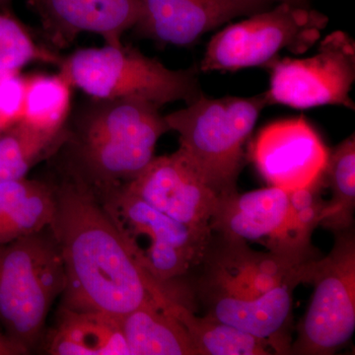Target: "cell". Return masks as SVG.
Here are the masks:
<instances>
[{"label": "cell", "mask_w": 355, "mask_h": 355, "mask_svg": "<svg viewBox=\"0 0 355 355\" xmlns=\"http://www.w3.org/2000/svg\"><path fill=\"white\" fill-rule=\"evenodd\" d=\"M310 275L294 277L265 296L236 297L214 289L198 288L205 315L251 334L266 343L275 354H291L293 292L309 284Z\"/></svg>", "instance_id": "cell-14"}, {"label": "cell", "mask_w": 355, "mask_h": 355, "mask_svg": "<svg viewBox=\"0 0 355 355\" xmlns=\"http://www.w3.org/2000/svg\"><path fill=\"white\" fill-rule=\"evenodd\" d=\"M214 234L260 242L270 251L311 252L292 239L289 191L270 186L219 198L211 220Z\"/></svg>", "instance_id": "cell-12"}, {"label": "cell", "mask_w": 355, "mask_h": 355, "mask_svg": "<svg viewBox=\"0 0 355 355\" xmlns=\"http://www.w3.org/2000/svg\"><path fill=\"white\" fill-rule=\"evenodd\" d=\"M326 186L323 176L312 186L289 191L291 236L298 246L313 247V232L323 220L328 205V200L322 198V191Z\"/></svg>", "instance_id": "cell-24"}, {"label": "cell", "mask_w": 355, "mask_h": 355, "mask_svg": "<svg viewBox=\"0 0 355 355\" xmlns=\"http://www.w3.org/2000/svg\"><path fill=\"white\" fill-rule=\"evenodd\" d=\"M170 302L142 306L121 318L130 355H200Z\"/></svg>", "instance_id": "cell-18"}, {"label": "cell", "mask_w": 355, "mask_h": 355, "mask_svg": "<svg viewBox=\"0 0 355 355\" xmlns=\"http://www.w3.org/2000/svg\"><path fill=\"white\" fill-rule=\"evenodd\" d=\"M169 309L186 327L200 355H266L272 349L251 334L205 315L198 317L190 306L179 301Z\"/></svg>", "instance_id": "cell-20"}, {"label": "cell", "mask_w": 355, "mask_h": 355, "mask_svg": "<svg viewBox=\"0 0 355 355\" xmlns=\"http://www.w3.org/2000/svg\"><path fill=\"white\" fill-rule=\"evenodd\" d=\"M42 343L51 355H130L121 318L60 306Z\"/></svg>", "instance_id": "cell-16"}, {"label": "cell", "mask_w": 355, "mask_h": 355, "mask_svg": "<svg viewBox=\"0 0 355 355\" xmlns=\"http://www.w3.org/2000/svg\"><path fill=\"white\" fill-rule=\"evenodd\" d=\"M270 89L268 105L295 109L343 106L354 110L350 98L355 80V44L345 33H331L314 55L275 60L268 65Z\"/></svg>", "instance_id": "cell-9"}, {"label": "cell", "mask_w": 355, "mask_h": 355, "mask_svg": "<svg viewBox=\"0 0 355 355\" xmlns=\"http://www.w3.org/2000/svg\"><path fill=\"white\" fill-rule=\"evenodd\" d=\"M123 186L180 223L212 233L209 224L219 197L180 149L169 155L154 156L132 181Z\"/></svg>", "instance_id": "cell-11"}, {"label": "cell", "mask_w": 355, "mask_h": 355, "mask_svg": "<svg viewBox=\"0 0 355 355\" xmlns=\"http://www.w3.org/2000/svg\"><path fill=\"white\" fill-rule=\"evenodd\" d=\"M327 23L326 16L308 7L279 3L217 33L207 44L200 69L236 71L268 67L284 50L301 55L319 41Z\"/></svg>", "instance_id": "cell-7"}, {"label": "cell", "mask_w": 355, "mask_h": 355, "mask_svg": "<svg viewBox=\"0 0 355 355\" xmlns=\"http://www.w3.org/2000/svg\"><path fill=\"white\" fill-rule=\"evenodd\" d=\"M28 354L22 347L13 343L0 329V355H25Z\"/></svg>", "instance_id": "cell-26"}, {"label": "cell", "mask_w": 355, "mask_h": 355, "mask_svg": "<svg viewBox=\"0 0 355 355\" xmlns=\"http://www.w3.org/2000/svg\"><path fill=\"white\" fill-rule=\"evenodd\" d=\"M268 1H277L279 3H288L294 6L308 7V1L309 0H268Z\"/></svg>", "instance_id": "cell-27"}, {"label": "cell", "mask_w": 355, "mask_h": 355, "mask_svg": "<svg viewBox=\"0 0 355 355\" xmlns=\"http://www.w3.org/2000/svg\"><path fill=\"white\" fill-rule=\"evenodd\" d=\"M65 286L64 261L49 226L0 245V326L28 354L41 345Z\"/></svg>", "instance_id": "cell-3"}, {"label": "cell", "mask_w": 355, "mask_h": 355, "mask_svg": "<svg viewBox=\"0 0 355 355\" xmlns=\"http://www.w3.org/2000/svg\"><path fill=\"white\" fill-rule=\"evenodd\" d=\"M268 105L265 94L210 99L200 95L164 116L179 135L180 150L219 198L237 191L245 142Z\"/></svg>", "instance_id": "cell-4"}, {"label": "cell", "mask_w": 355, "mask_h": 355, "mask_svg": "<svg viewBox=\"0 0 355 355\" xmlns=\"http://www.w3.org/2000/svg\"><path fill=\"white\" fill-rule=\"evenodd\" d=\"M141 13L132 28L161 44L188 46L205 33L240 16L266 10L268 0H139Z\"/></svg>", "instance_id": "cell-13"}, {"label": "cell", "mask_w": 355, "mask_h": 355, "mask_svg": "<svg viewBox=\"0 0 355 355\" xmlns=\"http://www.w3.org/2000/svg\"><path fill=\"white\" fill-rule=\"evenodd\" d=\"M36 12L46 38L64 49L83 33L99 35L107 44L123 43L141 13L139 0H40Z\"/></svg>", "instance_id": "cell-15"}, {"label": "cell", "mask_w": 355, "mask_h": 355, "mask_svg": "<svg viewBox=\"0 0 355 355\" xmlns=\"http://www.w3.org/2000/svg\"><path fill=\"white\" fill-rule=\"evenodd\" d=\"M30 3L32 4V6L34 7L35 10H37V8H38L40 0H29Z\"/></svg>", "instance_id": "cell-29"}, {"label": "cell", "mask_w": 355, "mask_h": 355, "mask_svg": "<svg viewBox=\"0 0 355 355\" xmlns=\"http://www.w3.org/2000/svg\"><path fill=\"white\" fill-rule=\"evenodd\" d=\"M49 162L46 179L55 200L49 227L67 277L60 307L123 318L142 306L171 300L190 305V289L181 280L160 282L140 265L92 189Z\"/></svg>", "instance_id": "cell-1"}, {"label": "cell", "mask_w": 355, "mask_h": 355, "mask_svg": "<svg viewBox=\"0 0 355 355\" xmlns=\"http://www.w3.org/2000/svg\"><path fill=\"white\" fill-rule=\"evenodd\" d=\"M53 212V188L46 178L0 184V245L48 227Z\"/></svg>", "instance_id": "cell-17"}, {"label": "cell", "mask_w": 355, "mask_h": 355, "mask_svg": "<svg viewBox=\"0 0 355 355\" xmlns=\"http://www.w3.org/2000/svg\"><path fill=\"white\" fill-rule=\"evenodd\" d=\"M12 0H0V8H6Z\"/></svg>", "instance_id": "cell-28"}, {"label": "cell", "mask_w": 355, "mask_h": 355, "mask_svg": "<svg viewBox=\"0 0 355 355\" xmlns=\"http://www.w3.org/2000/svg\"><path fill=\"white\" fill-rule=\"evenodd\" d=\"M73 89L60 71L26 76L22 121L44 130H64L72 111Z\"/></svg>", "instance_id": "cell-22"}, {"label": "cell", "mask_w": 355, "mask_h": 355, "mask_svg": "<svg viewBox=\"0 0 355 355\" xmlns=\"http://www.w3.org/2000/svg\"><path fill=\"white\" fill-rule=\"evenodd\" d=\"M2 130H3V128L1 127V125H0V132H2Z\"/></svg>", "instance_id": "cell-30"}, {"label": "cell", "mask_w": 355, "mask_h": 355, "mask_svg": "<svg viewBox=\"0 0 355 355\" xmlns=\"http://www.w3.org/2000/svg\"><path fill=\"white\" fill-rule=\"evenodd\" d=\"M60 65L57 53L35 41L26 26L6 8H0V78L20 73L31 62Z\"/></svg>", "instance_id": "cell-23"}, {"label": "cell", "mask_w": 355, "mask_h": 355, "mask_svg": "<svg viewBox=\"0 0 355 355\" xmlns=\"http://www.w3.org/2000/svg\"><path fill=\"white\" fill-rule=\"evenodd\" d=\"M330 150L304 116L266 125L252 146V159L263 180L288 191L323 178Z\"/></svg>", "instance_id": "cell-10"}, {"label": "cell", "mask_w": 355, "mask_h": 355, "mask_svg": "<svg viewBox=\"0 0 355 355\" xmlns=\"http://www.w3.org/2000/svg\"><path fill=\"white\" fill-rule=\"evenodd\" d=\"M324 181L330 187L331 198L324 209L320 225L335 234L354 227L355 209V139L354 135L343 140L330 151Z\"/></svg>", "instance_id": "cell-21"}, {"label": "cell", "mask_w": 355, "mask_h": 355, "mask_svg": "<svg viewBox=\"0 0 355 355\" xmlns=\"http://www.w3.org/2000/svg\"><path fill=\"white\" fill-rule=\"evenodd\" d=\"M95 193L133 256L155 279L176 282L202 261L212 233L180 223L125 186Z\"/></svg>", "instance_id": "cell-6"}, {"label": "cell", "mask_w": 355, "mask_h": 355, "mask_svg": "<svg viewBox=\"0 0 355 355\" xmlns=\"http://www.w3.org/2000/svg\"><path fill=\"white\" fill-rule=\"evenodd\" d=\"M25 93L26 76L15 73L0 78V125L3 130L22 121Z\"/></svg>", "instance_id": "cell-25"}, {"label": "cell", "mask_w": 355, "mask_h": 355, "mask_svg": "<svg viewBox=\"0 0 355 355\" xmlns=\"http://www.w3.org/2000/svg\"><path fill=\"white\" fill-rule=\"evenodd\" d=\"M169 130L160 107L151 103L89 98L72 109L62 146L49 161L100 193L132 181Z\"/></svg>", "instance_id": "cell-2"}, {"label": "cell", "mask_w": 355, "mask_h": 355, "mask_svg": "<svg viewBox=\"0 0 355 355\" xmlns=\"http://www.w3.org/2000/svg\"><path fill=\"white\" fill-rule=\"evenodd\" d=\"M65 128V127H64ZM64 128L44 130L25 121L0 132V184L27 178L40 162L49 160L62 146Z\"/></svg>", "instance_id": "cell-19"}, {"label": "cell", "mask_w": 355, "mask_h": 355, "mask_svg": "<svg viewBox=\"0 0 355 355\" xmlns=\"http://www.w3.org/2000/svg\"><path fill=\"white\" fill-rule=\"evenodd\" d=\"M330 254L315 261L309 307L297 328L291 354L331 355L355 330V234L354 227L335 233Z\"/></svg>", "instance_id": "cell-8"}, {"label": "cell", "mask_w": 355, "mask_h": 355, "mask_svg": "<svg viewBox=\"0 0 355 355\" xmlns=\"http://www.w3.org/2000/svg\"><path fill=\"white\" fill-rule=\"evenodd\" d=\"M58 67L72 87L94 99L140 100L161 108L176 101L190 104L200 96L193 69H168L123 43L78 49Z\"/></svg>", "instance_id": "cell-5"}]
</instances>
